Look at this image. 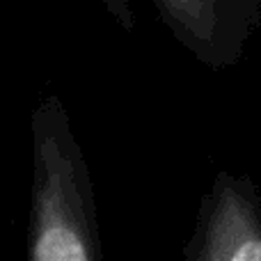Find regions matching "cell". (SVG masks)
Wrapping results in <instances>:
<instances>
[{"label":"cell","instance_id":"obj_1","mask_svg":"<svg viewBox=\"0 0 261 261\" xmlns=\"http://www.w3.org/2000/svg\"><path fill=\"white\" fill-rule=\"evenodd\" d=\"M28 259H103L90 167L58 94H46L32 113Z\"/></svg>","mask_w":261,"mask_h":261},{"label":"cell","instance_id":"obj_3","mask_svg":"<svg viewBox=\"0 0 261 261\" xmlns=\"http://www.w3.org/2000/svg\"><path fill=\"white\" fill-rule=\"evenodd\" d=\"M174 39L211 67L236 62L252 0H153Z\"/></svg>","mask_w":261,"mask_h":261},{"label":"cell","instance_id":"obj_4","mask_svg":"<svg viewBox=\"0 0 261 261\" xmlns=\"http://www.w3.org/2000/svg\"><path fill=\"white\" fill-rule=\"evenodd\" d=\"M106 7V12L117 21V25H122L124 30H133V9H130V0H101Z\"/></svg>","mask_w":261,"mask_h":261},{"label":"cell","instance_id":"obj_2","mask_svg":"<svg viewBox=\"0 0 261 261\" xmlns=\"http://www.w3.org/2000/svg\"><path fill=\"white\" fill-rule=\"evenodd\" d=\"M184 259L261 261V202L252 181L218 172Z\"/></svg>","mask_w":261,"mask_h":261}]
</instances>
